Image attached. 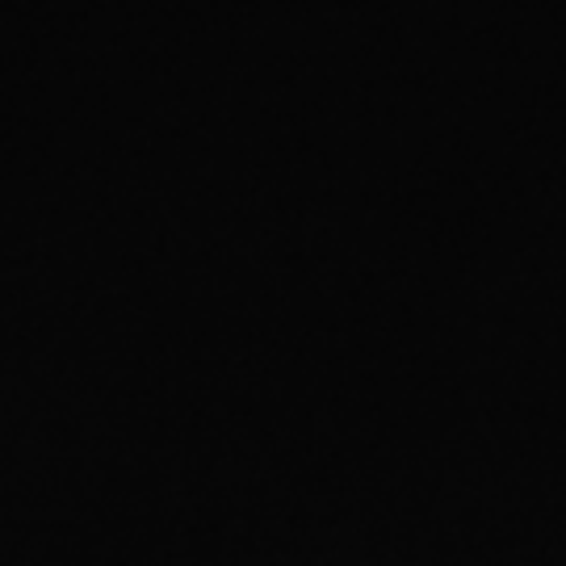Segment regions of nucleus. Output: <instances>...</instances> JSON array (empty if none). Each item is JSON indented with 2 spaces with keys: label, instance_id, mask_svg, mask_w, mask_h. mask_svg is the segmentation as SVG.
<instances>
[]
</instances>
